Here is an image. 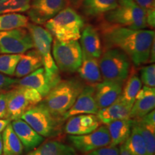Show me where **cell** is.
I'll use <instances>...</instances> for the list:
<instances>
[{
  "label": "cell",
  "instance_id": "obj_31",
  "mask_svg": "<svg viewBox=\"0 0 155 155\" xmlns=\"http://www.w3.org/2000/svg\"><path fill=\"white\" fill-rule=\"evenodd\" d=\"M30 0H0V15L28 12Z\"/></svg>",
  "mask_w": 155,
  "mask_h": 155
},
{
  "label": "cell",
  "instance_id": "obj_34",
  "mask_svg": "<svg viewBox=\"0 0 155 155\" xmlns=\"http://www.w3.org/2000/svg\"><path fill=\"white\" fill-rule=\"evenodd\" d=\"M86 155H119V148L117 146H107L97 149Z\"/></svg>",
  "mask_w": 155,
  "mask_h": 155
},
{
  "label": "cell",
  "instance_id": "obj_9",
  "mask_svg": "<svg viewBox=\"0 0 155 155\" xmlns=\"http://www.w3.org/2000/svg\"><path fill=\"white\" fill-rule=\"evenodd\" d=\"M53 57L59 71L75 73L82 62V49L78 40L53 41Z\"/></svg>",
  "mask_w": 155,
  "mask_h": 155
},
{
  "label": "cell",
  "instance_id": "obj_7",
  "mask_svg": "<svg viewBox=\"0 0 155 155\" xmlns=\"http://www.w3.org/2000/svg\"><path fill=\"white\" fill-rule=\"evenodd\" d=\"M99 67L104 81L124 83L129 75L131 61L119 48L106 49L101 55Z\"/></svg>",
  "mask_w": 155,
  "mask_h": 155
},
{
  "label": "cell",
  "instance_id": "obj_36",
  "mask_svg": "<svg viewBox=\"0 0 155 155\" xmlns=\"http://www.w3.org/2000/svg\"><path fill=\"white\" fill-rule=\"evenodd\" d=\"M142 123L143 124L148 126V127L155 128V111L154 110L150 111L146 115L140 118V119H137Z\"/></svg>",
  "mask_w": 155,
  "mask_h": 155
},
{
  "label": "cell",
  "instance_id": "obj_1",
  "mask_svg": "<svg viewBox=\"0 0 155 155\" xmlns=\"http://www.w3.org/2000/svg\"><path fill=\"white\" fill-rule=\"evenodd\" d=\"M154 34L152 30H133L110 24L102 29L106 49L119 48L129 56L135 66L148 63Z\"/></svg>",
  "mask_w": 155,
  "mask_h": 155
},
{
  "label": "cell",
  "instance_id": "obj_33",
  "mask_svg": "<svg viewBox=\"0 0 155 155\" xmlns=\"http://www.w3.org/2000/svg\"><path fill=\"white\" fill-rule=\"evenodd\" d=\"M141 83L144 86L154 88L155 87V65L152 63L150 65L143 67L140 71Z\"/></svg>",
  "mask_w": 155,
  "mask_h": 155
},
{
  "label": "cell",
  "instance_id": "obj_44",
  "mask_svg": "<svg viewBox=\"0 0 155 155\" xmlns=\"http://www.w3.org/2000/svg\"><path fill=\"white\" fill-rule=\"evenodd\" d=\"M2 150H3V144H2V137L0 134V155H2Z\"/></svg>",
  "mask_w": 155,
  "mask_h": 155
},
{
  "label": "cell",
  "instance_id": "obj_13",
  "mask_svg": "<svg viewBox=\"0 0 155 155\" xmlns=\"http://www.w3.org/2000/svg\"><path fill=\"white\" fill-rule=\"evenodd\" d=\"M98 110L99 108L95 98V86L86 85L83 88L73 105L64 114L63 119L65 121L71 116L78 114L96 115Z\"/></svg>",
  "mask_w": 155,
  "mask_h": 155
},
{
  "label": "cell",
  "instance_id": "obj_43",
  "mask_svg": "<svg viewBox=\"0 0 155 155\" xmlns=\"http://www.w3.org/2000/svg\"><path fill=\"white\" fill-rule=\"evenodd\" d=\"M69 1L75 7H79L81 5V3L83 2V0H69Z\"/></svg>",
  "mask_w": 155,
  "mask_h": 155
},
{
  "label": "cell",
  "instance_id": "obj_18",
  "mask_svg": "<svg viewBox=\"0 0 155 155\" xmlns=\"http://www.w3.org/2000/svg\"><path fill=\"white\" fill-rule=\"evenodd\" d=\"M81 47L82 51L96 58L102 55V43L98 30L91 25L85 27L81 32Z\"/></svg>",
  "mask_w": 155,
  "mask_h": 155
},
{
  "label": "cell",
  "instance_id": "obj_8",
  "mask_svg": "<svg viewBox=\"0 0 155 155\" xmlns=\"http://www.w3.org/2000/svg\"><path fill=\"white\" fill-rule=\"evenodd\" d=\"M42 97L33 88L16 86L7 91V119H20L27 110L42 101Z\"/></svg>",
  "mask_w": 155,
  "mask_h": 155
},
{
  "label": "cell",
  "instance_id": "obj_4",
  "mask_svg": "<svg viewBox=\"0 0 155 155\" xmlns=\"http://www.w3.org/2000/svg\"><path fill=\"white\" fill-rule=\"evenodd\" d=\"M27 29L32 37L34 48L41 55L45 73L53 88L61 81V78L59 69L51 53L53 36L47 29L33 23H28Z\"/></svg>",
  "mask_w": 155,
  "mask_h": 155
},
{
  "label": "cell",
  "instance_id": "obj_14",
  "mask_svg": "<svg viewBox=\"0 0 155 155\" xmlns=\"http://www.w3.org/2000/svg\"><path fill=\"white\" fill-rule=\"evenodd\" d=\"M11 125L26 152L35 150L45 141L42 136L39 134L22 119L13 120L11 121Z\"/></svg>",
  "mask_w": 155,
  "mask_h": 155
},
{
  "label": "cell",
  "instance_id": "obj_41",
  "mask_svg": "<svg viewBox=\"0 0 155 155\" xmlns=\"http://www.w3.org/2000/svg\"><path fill=\"white\" fill-rule=\"evenodd\" d=\"M155 45H154V42H153L152 48L150 49V57H149V61L148 62H150L151 63H154V60H155Z\"/></svg>",
  "mask_w": 155,
  "mask_h": 155
},
{
  "label": "cell",
  "instance_id": "obj_15",
  "mask_svg": "<svg viewBox=\"0 0 155 155\" xmlns=\"http://www.w3.org/2000/svg\"><path fill=\"white\" fill-rule=\"evenodd\" d=\"M68 119L64 131L69 135L86 134L96 130L100 125V121L96 114H78Z\"/></svg>",
  "mask_w": 155,
  "mask_h": 155
},
{
  "label": "cell",
  "instance_id": "obj_3",
  "mask_svg": "<svg viewBox=\"0 0 155 155\" xmlns=\"http://www.w3.org/2000/svg\"><path fill=\"white\" fill-rule=\"evenodd\" d=\"M45 25L56 40H78L84 27V20L74 9L67 7L45 23Z\"/></svg>",
  "mask_w": 155,
  "mask_h": 155
},
{
  "label": "cell",
  "instance_id": "obj_30",
  "mask_svg": "<svg viewBox=\"0 0 155 155\" xmlns=\"http://www.w3.org/2000/svg\"><path fill=\"white\" fill-rule=\"evenodd\" d=\"M134 124L144 138L147 155H155V128L143 124L137 119H134Z\"/></svg>",
  "mask_w": 155,
  "mask_h": 155
},
{
  "label": "cell",
  "instance_id": "obj_22",
  "mask_svg": "<svg viewBox=\"0 0 155 155\" xmlns=\"http://www.w3.org/2000/svg\"><path fill=\"white\" fill-rule=\"evenodd\" d=\"M42 67V60L40 54L36 49L29 50L22 54L15 70V76L23 78Z\"/></svg>",
  "mask_w": 155,
  "mask_h": 155
},
{
  "label": "cell",
  "instance_id": "obj_37",
  "mask_svg": "<svg viewBox=\"0 0 155 155\" xmlns=\"http://www.w3.org/2000/svg\"><path fill=\"white\" fill-rule=\"evenodd\" d=\"M7 91L0 94V119H7Z\"/></svg>",
  "mask_w": 155,
  "mask_h": 155
},
{
  "label": "cell",
  "instance_id": "obj_21",
  "mask_svg": "<svg viewBox=\"0 0 155 155\" xmlns=\"http://www.w3.org/2000/svg\"><path fill=\"white\" fill-rule=\"evenodd\" d=\"M133 124L134 119L126 118L112 121L106 125L111 138L110 146H118L125 142L130 135Z\"/></svg>",
  "mask_w": 155,
  "mask_h": 155
},
{
  "label": "cell",
  "instance_id": "obj_32",
  "mask_svg": "<svg viewBox=\"0 0 155 155\" xmlns=\"http://www.w3.org/2000/svg\"><path fill=\"white\" fill-rule=\"evenodd\" d=\"M22 54H3L0 55V73L9 76L15 75V70Z\"/></svg>",
  "mask_w": 155,
  "mask_h": 155
},
{
  "label": "cell",
  "instance_id": "obj_29",
  "mask_svg": "<svg viewBox=\"0 0 155 155\" xmlns=\"http://www.w3.org/2000/svg\"><path fill=\"white\" fill-rule=\"evenodd\" d=\"M124 143L131 155H147L144 138L134 124H133L129 138Z\"/></svg>",
  "mask_w": 155,
  "mask_h": 155
},
{
  "label": "cell",
  "instance_id": "obj_12",
  "mask_svg": "<svg viewBox=\"0 0 155 155\" xmlns=\"http://www.w3.org/2000/svg\"><path fill=\"white\" fill-rule=\"evenodd\" d=\"M68 0H30L28 14L34 24L43 25L68 7Z\"/></svg>",
  "mask_w": 155,
  "mask_h": 155
},
{
  "label": "cell",
  "instance_id": "obj_2",
  "mask_svg": "<svg viewBox=\"0 0 155 155\" xmlns=\"http://www.w3.org/2000/svg\"><path fill=\"white\" fill-rule=\"evenodd\" d=\"M84 86L82 81L75 78L61 81L42 101L54 115L63 118L73 105Z\"/></svg>",
  "mask_w": 155,
  "mask_h": 155
},
{
  "label": "cell",
  "instance_id": "obj_10",
  "mask_svg": "<svg viewBox=\"0 0 155 155\" xmlns=\"http://www.w3.org/2000/svg\"><path fill=\"white\" fill-rule=\"evenodd\" d=\"M32 48L33 41L28 29L21 28L0 32V53L23 54Z\"/></svg>",
  "mask_w": 155,
  "mask_h": 155
},
{
  "label": "cell",
  "instance_id": "obj_20",
  "mask_svg": "<svg viewBox=\"0 0 155 155\" xmlns=\"http://www.w3.org/2000/svg\"><path fill=\"white\" fill-rule=\"evenodd\" d=\"M77 72L83 81L94 85L103 81L101 73L99 61L98 58H94L82 51V62Z\"/></svg>",
  "mask_w": 155,
  "mask_h": 155
},
{
  "label": "cell",
  "instance_id": "obj_5",
  "mask_svg": "<svg viewBox=\"0 0 155 155\" xmlns=\"http://www.w3.org/2000/svg\"><path fill=\"white\" fill-rule=\"evenodd\" d=\"M20 119L26 121L44 138H53L59 136L65 121L63 118L54 115L42 101L27 110Z\"/></svg>",
  "mask_w": 155,
  "mask_h": 155
},
{
  "label": "cell",
  "instance_id": "obj_23",
  "mask_svg": "<svg viewBox=\"0 0 155 155\" xmlns=\"http://www.w3.org/2000/svg\"><path fill=\"white\" fill-rule=\"evenodd\" d=\"M131 108L124 103L117 100L107 107L100 108L96 116L100 122L107 125L116 120L129 118Z\"/></svg>",
  "mask_w": 155,
  "mask_h": 155
},
{
  "label": "cell",
  "instance_id": "obj_26",
  "mask_svg": "<svg viewBox=\"0 0 155 155\" xmlns=\"http://www.w3.org/2000/svg\"><path fill=\"white\" fill-rule=\"evenodd\" d=\"M127 80L118 100L131 108L134 103L136 96L142 87V83L140 78L137 74H133L129 78L128 77Z\"/></svg>",
  "mask_w": 155,
  "mask_h": 155
},
{
  "label": "cell",
  "instance_id": "obj_24",
  "mask_svg": "<svg viewBox=\"0 0 155 155\" xmlns=\"http://www.w3.org/2000/svg\"><path fill=\"white\" fill-rule=\"evenodd\" d=\"M2 155H22L24 147L13 130L11 122L2 131Z\"/></svg>",
  "mask_w": 155,
  "mask_h": 155
},
{
  "label": "cell",
  "instance_id": "obj_42",
  "mask_svg": "<svg viewBox=\"0 0 155 155\" xmlns=\"http://www.w3.org/2000/svg\"><path fill=\"white\" fill-rule=\"evenodd\" d=\"M119 155H131L129 151L125 147L124 143L121 144L119 147Z\"/></svg>",
  "mask_w": 155,
  "mask_h": 155
},
{
  "label": "cell",
  "instance_id": "obj_40",
  "mask_svg": "<svg viewBox=\"0 0 155 155\" xmlns=\"http://www.w3.org/2000/svg\"><path fill=\"white\" fill-rule=\"evenodd\" d=\"M10 122L11 121L9 119H0V134L5 130Z\"/></svg>",
  "mask_w": 155,
  "mask_h": 155
},
{
  "label": "cell",
  "instance_id": "obj_17",
  "mask_svg": "<svg viewBox=\"0 0 155 155\" xmlns=\"http://www.w3.org/2000/svg\"><path fill=\"white\" fill-rule=\"evenodd\" d=\"M155 107V88L144 86L141 87L137 96L134 103L129 112V118L139 119L150 111L154 110Z\"/></svg>",
  "mask_w": 155,
  "mask_h": 155
},
{
  "label": "cell",
  "instance_id": "obj_39",
  "mask_svg": "<svg viewBox=\"0 0 155 155\" xmlns=\"http://www.w3.org/2000/svg\"><path fill=\"white\" fill-rule=\"evenodd\" d=\"M134 1L144 10L155 7V0H134Z\"/></svg>",
  "mask_w": 155,
  "mask_h": 155
},
{
  "label": "cell",
  "instance_id": "obj_35",
  "mask_svg": "<svg viewBox=\"0 0 155 155\" xmlns=\"http://www.w3.org/2000/svg\"><path fill=\"white\" fill-rule=\"evenodd\" d=\"M18 79L12 78L0 73V94L9 91L14 85L17 84Z\"/></svg>",
  "mask_w": 155,
  "mask_h": 155
},
{
  "label": "cell",
  "instance_id": "obj_45",
  "mask_svg": "<svg viewBox=\"0 0 155 155\" xmlns=\"http://www.w3.org/2000/svg\"><path fill=\"white\" fill-rule=\"evenodd\" d=\"M26 155H38V149L36 148L35 150H32V151H30V152H29Z\"/></svg>",
  "mask_w": 155,
  "mask_h": 155
},
{
  "label": "cell",
  "instance_id": "obj_25",
  "mask_svg": "<svg viewBox=\"0 0 155 155\" xmlns=\"http://www.w3.org/2000/svg\"><path fill=\"white\" fill-rule=\"evenodd\" d=\"M119 0H83L81 5L85 15L96 17L115 8Z\"/></svg>",
  "mask_w": 155,
  "mask_h": 155
},
{
  "label": "cell",
  "instance_id": "obj_6",
  "mask_svg": "<svg viewBox=\"0 0 155 155\" xmlns=\"http://www.w3.org/2000/svg\"><path fill=\"white\" fill-rule=\"evenodd\" d=\"M108 24L133 30L147 28L146 12L134 0H119L115 8L104 14Z\"/></svg>",
  "mask_w": 155,
  "mask_h": 155
},
{
  "label": "cell",
  "instance_id": "obj_11",
  "mask_svg": "<svg viewBox=\"0 0 155 155\" xmlns=\"http://www.w3.org/2000/svg\"><path fill=\"white\" fill-rule=\"evenodd\" d=\"M68 139L75 151L82 154L111 144V138L105 124L99 126L96 130L86 134L69 135Z\"/></svg>",
  "mask_w": 155,
  "mask_h": 155
},
{
  "label": "cell",
  "instance_id": "obj_19",
  "mask_svg": "<svg viewBox=\"0 0 155 155\" xmlns=\"http://www.w3.org/2000/svg\"><path fill=\"white\" fill-rule=\"evenodd\" d=\"M18 86L33 88L45 98L50 91L53 86L46 76L43 67L40 68L26 76L21 78L17 81Z\"/></svg>",
  "mask_w": 155,
  "mask_h": 155
},
{
  "label": "cell",
  "instance_id": "obj_27",
  "mask_svg": "<svg viewBox=\"0 0 155 155\" xmlns=\"http://www.w3.org/2000/svg\"><path fill=\"white\" fill-rule=\"evenodd\" d=\"M37 149L38 155H78L72 146L58 141H48Z\"/></svg>",
  "mask_w": 155,
  "mask_h": 155
},
{
  "label": "cell",
  "instance_id": "obj_38",
  "mask_svg": "<svg viewBox=\"0 0 155 155\" xmlns=\"http://www.w3.org/2000/svg\"><path fill=\"white\" fill-rule=\"evenodd\" d=\"M146 12V23L147 26L151 29H154L155 26V7L147 9Z\"/></svg>",
  "mask_w": 155,
  "mask_h": 155
},
{
  "label": "cell",
  "instance_id": "obj_16",
  "mask_svg": "<svg viewBox=\"0 0 155 155\" xmlns=\"http://www.w3.org/2000/svg\"><path fill=\"white\" fill-rule=\"evenodd\" d=\"M124 83L111 81H104L95 86V98L98 108H103L111 105L119 98Z\"/></svg>",
  "mask_w": 155,
  "mask_h": 155
},
{
  "label": "cell",
  "instance_id": "obj_28",
  "mask_svg": "<svg viewBox=\"0 0 155 155\" xmlns=\"http://www.w3.org/2000/svg\"><path fill=\"white\" fill-rule=\"evenodd\" d=\"M28 23V17L19 13L0 15V32L26 28Z\"/></svg>",
  "mask_w": 155,
  "mask_h": 155
}]
</instances>
